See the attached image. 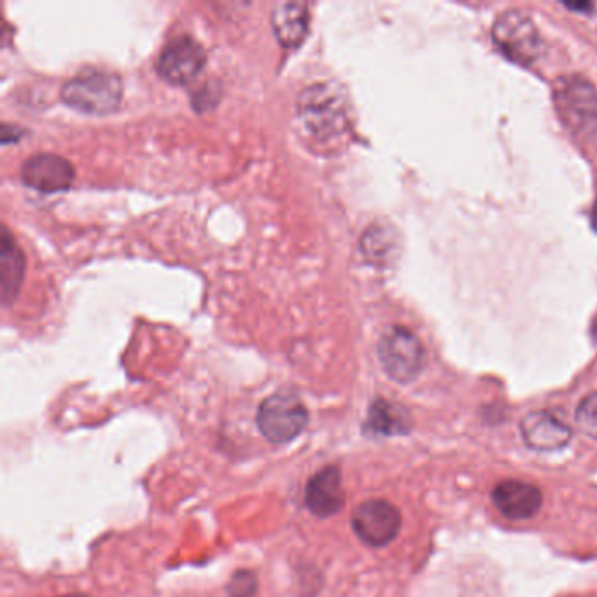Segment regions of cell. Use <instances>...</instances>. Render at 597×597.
Wrapping results in <instances>:
<instances>
[{
  "label": "cell",
  "instance_id": "cell-10",
  "mask_svg": "<svg viewBox=\"0 0 597 597\" xmlns=\"http://www.w3.org/2000/svg\"><path fill=\"white\" fill-rule=\"evenodd\" d=\"M306 505L321 519L336 516L344 508V480L339 466L330 464L309 478L306 486Z\"/></svg>",
  "mask_w": 597,
  "mask_h": 597
},
{
  "label": "cell",
  "instance_id": "cell-4",
  "mask_svg": "<svg viewBox=\"0 0 597 597\" xmlns=\"http://www.w3.org/2000/svg\"><path fill=\"white\" fill-rule=\"evenodd\" d=\"M307 422L309 410L292 393L279 391L268 396L262 401L256 413L259 433L276 445L297 440L306 430Z\"/></svg>",
  "mask_w": 597,
  "mask_h": 597
},
{
  "label": "cell",
  "instance_id": "cell-11",
  "mask_svg": "<svg viewBox=\"0 0 597 597\" xmlns=\"http://www.w3.org/2000/svg\"><path fill=\"white\" fill-rule=\"evenodd\" d=\"M520 433L529 447L540 452H554L566 447L573 431L564 419L555 413L531 412L520 422Z\"/></svg>",
  "mask_w": 597,
  "mask_h": 597
},
{
  "label": "cell",
  "instance_id": "cell-2",
  "mask_svg": "<svg viewBox=\"0 0 597 597\" xmlns=\"http://www.w3.org/2000/svg\"><path fill=\"white\" fill-rule=\"evenodd\" d=\"M559 117L582 141H597V90L582 76H564L554 87Z\"/></svg>",
  "mask_w": 597,
  "mask_h": 597
},
{
  "label": "cell",
  "instance_id": "cell-12",
  "mask_svg": "<svg viewBox=\"0 0 597 597\" xmlns=\"http://www.w3.org/2000/svg\"><path fill=\"white\" fill-rule=\"evenodd\" d=\"M493 504L507 519L528 520L542 510L543 495L528 482L505 480L493 490Z\"/></svg>",
  "mask_w": 597,
  "mask_h": 597
},
{
  "label": "cell",
  "instance_id": "cell-1",
  "mask_svg": "<svg viewBox=\"0 0 597 597\" xmlns=\"http://www.w3.org/2000/svg\"><path fill=\"white\" fill-rule=\"evenodd\" d=\"M297 118L309 141H335L351 125L347 97L336 85L316 82L298 97Z\"/></svg>",
  "mask_w": 597,
  "mask_h": 597
},
{
  "label": "cell",
  "instance_id": "cell-18",
  "mask_svg": "<svg viewBox=\"0 0 597 597\" xmlns=\"http://www.w3.org/2000/svg\"><path fill=\"white\" fill-rule=\"evenodd\" d=\"M256 589H258L256 575L247 570L236 572L229 585L230 597H254Z\"/></svg>",
  "mask_w": 597,
  "mask_h": 597
},
{
  "label": "cell",
  "instance_id": "cell-14",
  "mask_svg": "<svg viewBox=\"0 0 597 597\" xmlns=\"http://www.w3.org/2000/svg\"><path fill=\"white\" fill-rule=\"evenodd\" d=\"M412 430V417L401 405L378 398L369 405L365 431L375 436H398Z\"/></svg>",
  "mask_w": 597,
  "mask_h": 597
},
{
  "label": "cell",
  "instance_id": "cell-3",
  "mask_svg": "<svg viewBox=\"0 0 597 597\" xmlns=\"http://www.w3.org/2000/svg\"><path fill=\"white\" fill-rule=\"evenodd\" d=\"M123 85L118 74L108 70H82L65 82L62 100L76 111L108 114L120 106Z\"/></svg>",
  "mask_w": 597,
  "mask_h": 597
},
{
  "label": "cell",
  "instance_id": "cell-7",
  "mask_svg": "<svg viewBox=\"0 0 597 597\" xmlns=\"http://www.w3.org/2000/svg\"><path fill=\"white\" fill-rule=\"evenodd\" d=\"M351 526L365 545L378 549L395 542L400 534L401 513L386 499H368L354 508Z\"/></svg>",
  "mask_w": 597,
  "mask_h": 597
},
{
  "label": "cell",
  "instance_id": "cell-8",
  "mask_svg": "<svg viewBox=\"0 0 597 597\" xmlns=\"http://www.w3.org/2000/svg\"><path fill=\"white\" fill-rule=\"evenodd\" d=\"M207 64V53L202 44L189 35L170 41L159 53L156 73L170 85H186L202 73Z\"/></svg>",
  "mask_w": 597,
  "mask_h": 597
},
{
  "label": "cell",
  "instance_id": "cell-9",
  "mask_svg": "<svg viewBox=\"0 0 597 597\" xmlns=\"http://www.w3.org/2000/svg\"><path fill=\"white\" fill-rule=\"evenodd\" d=\"M74 176L76 174L69 159L52 153L31 156L22 165V181L41 194H58L69 189Z\"/></svg>",
  "mask_w": 597,
  "mask_h": 597
},
{
  "label": "cell",
  "instance_id": "cell-6",
  "mask_svg": "<svg viewBox=\"0 0 597 597\" xmlns=\"http://www.w3.org/2000/svg\"><path fill=\"white\" fill-rule=\"evenodd\" d=\"M378 362L395 383H412L424 366V347L412 331L391 327L378 340Z\"/></svg>",
  "mask_w": 597,
  "mask_h": 597
},
{
  "label": "cell",
  "instance_id": "cell-13",
  "mask_svg": "<svg viewBox=\"0 0 597 597\" xmlns=\"http://www.w3.org/2000/svg\"><path fill=\"white\" fill-rule=\"evenodd\" d=\"M309 26V9L301 2H280L272 11V31L284 47L300 46Z\"/></svg>",
  "mask_w": 597,
  "mask_h": 597
},
{
  "label": "cell",
  "instance_id": "cell-17",
  "mask_svg": "<svg viewBox=\"0 0 597 597\" xmlns=\"http://www.w3.org/2000/svg\"><path fill=\"white\" fill-rule=\"evenodd\" d=\"M576 424L590 439L597 440V393L585 396L576 409Z\"/></svg>",
  "mask_w": 597,
  "mask_h": 597
},
{
  "label": "cell",
  "instance_id": "cell-19",
  "mask_svg": "<svg viewBox=\"0 0 597 597\" xmlns=\"http://www.w3.org/2000/svg\"><path fill=\"white\" fill-rule=\"evenodd\" d=\"M62 597H88V596H82V594H73V596H62Z\"/></svg>",
  "mask_w": 597,
  "mask_h": 597
},
{
  "label": "cell",
  "instance_id": "cell-16",
  "mask_svg": "<svg viewBox=\"0 0 597 597\" xmlns=\"http://www.w3.org/2000/svg\"><path fill=\"white\" fill-rule=\"evenodd\" d=\"M362 251L369 262L375 265H387L398 253V236L391 226L374 224L369 226L362 239Z\"/></svg>",
  "mask_w": 597,
  "mask_h": 597
},
{
  "label": "cell",
  "instance_id": "cell-5",
  "mask_svg": "<svg viewBox=\"0 0 597 597\" xmlns=\"http://www.w3.org/2000/svg\"><path fill=\"white\" fill-rule=\"evenodd\" d=\"M493 41L508 60L531 65L542 56L543 41L537 23L529 14L511 9L496 18Z\"/></svg>",
  "mask_w": 597,
  "mask_h": 597
},
{
  "label": "cell",
  "instance_id": "cell-15",
  "mask_svg": "<svg viewBox=\"0 0 597 597\" xmlns=\"http://www.w3.org/2000/svg\"><path fill=\"white\" fill-rule=\"evenodd\" d=\"M25 277V256L18 247L8 229L2 232L0 242V280H2V301L9 306L16 298Z\"/></svg>",
  "mask_w": 597,
  "mask_h": 597
}]
</instances>
